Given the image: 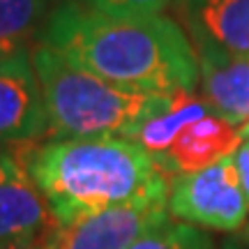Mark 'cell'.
I'll list each match as a JSON object with an SVG mask.
<instances>
[{"mask_svg": "<svg viewBox=\"0 0 249 249\" xmlns=\"http://www.w3.org/2000/svg\"><path fill=\"white\" fill-rule=\"evenodd\" d=\"M196 58L208 107L231 124L249 123V55L196 44Z\"/></svg>", "mask_w": 249, "mask_h": 249, "instance_id": "ba28073f", "label": "cell"}, {"mask_svg": "<svg viewBox=\"0 0 249 249\" xmlns=\"http://www.w3.org/2000/svg\"><path fill=\"white\" fill-rule=\"evenodd\" d=\"M245 141L240 127L231 124L217 113H208L205 118L187 124L178 134L169 152L155 160L166 173H196L210 169L226 157H233L235 150Z\"/></svg>", "mask_w": 249, "mask_h": 249, "instance_id": "9c48e42d", "label": "cell"}, {"mask_svg": "<svg viewBox=\"0 0 249 249\" xmlns=\"http://www.w3.org/2000/svg\"><path fill=\"white\" fill-rule=\"evenodd\" d=\"M17 249H51L49 245H23V247H17Z\"/></svg>", "mask_w": 249, "mask_h": 249, "instance_id": "ac0fdd59", "label": "cell"}, {"mask_svg": "<svg viewBox=\"0 0 249 249\" xmlns=\"http://www.w3.org/2000/svg\"><path fill=\"white\" fill-rule=\"evenodd\" d=\"M49 134L55 139H132L150 118L164 113L176 95H155L116 86L79 70L51 46L33 51Z\"/></svg>", "mask_w": 249, "mask_h": 249, "instance_id": "3957f363", "label": "cell"}, {"mask_svg": "<svg viewBox=\"0 0 249 249\" xmlns=\"http://www.w3.org/2000/svg\"><path fill=\"white\" fill-rule=\"evenodd\" d=\"M169 217V198L120 205L90 214L67 226H55L51 249H129L141 235Z\"/></svg>", "mask_w": 249, "mask_h": 249, "instance_id": "52a82bcc", "label": "cell"}, {"mask_svg": "<svg viewBox=\"0 0 249 249\" xmlns=\"http://www.w3.org/2000/svg\"><path fill=\"white\" fill-rule=\"evenodd\" d=\"M171 0H81V5L113 17H155L169 7Z\"/></svg>", "mask_w": 249, "mask_h": 249, "instance_id": "5bb4252c", "label": "cell"}, {"mask_svg": "<svg viewBox=\"0 0 249 249\" xmlns=\"http://www.w3.org/2000/svg\"><path fill=\"white\" fill-rule=\"evenodd\" d=\"M55 219L14 152L0 150V249L49 245Z\"/></svg>", "mask_w": 249, "mask_h": 249, "instance_id": "5b68a950", "label": "cell"}, {"mask_svg": "<svg viewBox=\"0 0 249 249\" xmlns=\"http://www.w3.org/2000/svg\"><path fill=\"white\" fill-rule=\"evenodd\" d=\"M49 134L44 97L28 46L0 60V145L33 143Z\"/></svg>", "mask_w": 249, "mask_h": 249, "instance_id": "8992f818", "label": "cell"}, {"mask_svg": "<svg viewBox=\"0 0 249 249\" xmlns=\"http://www.w3.org/2000/svg\"><path fill=\"white\" fill-rule=\"evenodd\" d=\"M240 238H242V240H247V242H249V224H247V226H245V229H242Z\"/></svg>", "mask_w": 249, "mask_h": 249, "instance_id": "ffe728a7", "label": "cell"}, {"mask_svg": "<svg viewBox=\"0 0 249 249\" xmlns=\"http://www.w3.org/2000/svg\"><path fill=\"white\" fill-rule=\"evenodd\" d=\"M53 0H0V44H23L37 28L44 30Z\"/></svg>", "mask_w": 249, "mask_h": 249, "instance_id": "7c38bea8", "label": "cell"}, {"mask_svg": "<svg viewBox=\"0 0 249 249\" xmlns=\"http://www.w3.org/2000/svg\"><path fill=\"white\" fill-rule=\"evenodd\" d=\"M194 44L249 55V0H176Z\"/></svg>", "mask_w": 249, "mask_h": 249, "instance_id": "30bf717a", "label": "cell"}, {"mask_svg": "<svg viewBox=\"0 0 249 249\" xmlns=\"http://www.w3.org/2000/svg\"><path fill=\"white\" fill-rule=\"evenodd\" d=\"M233 160H235V166H238V176H240L242 189H245L247 201H249V139H245V141L240 143V148L235 150Z\"/></svg>", "mask_w": 249, "mask_h": 249, "instance_id": "9a60e30c", "label": "cell"}, {"mask_svg": "<svg viewBox=\"0 0 249 249\" xmlns=\"http://www.w3.org/2000/svg\"><path fill=\"white\" fill-rule=\"evenodd\" d=\"M240 134H242V139H249V123H245L240 127Z\"/></svg>", "mask_w": 249, "mask_h": 249, "instance_id": "d6986e66", "label": "cell"}, {"mask_svg": "<svg viewBox=\"0 0 249 249\" xmlns=\"http://www.w3.org/2000/svg\"><path fill=\"white\" fill-rule=\"evenodd\" d=\"M129 249H214L210 235L192 224L173 222L171 214L141 235Z\"/></svg>", "mask_w": 249, "mask_h": 249, "instance_id": "4fadbf2b", "label": "cell"}, {"mask_svg": "<svg viewBox=\"0 0 249 249\" xmlns=\"http://www.w3.org/2000/svg\"><path fill=\"white\" fill-rule=\"evenodd\" d=\"M42 44L116 86L155 95L192 92L201 81L196 49L169 17H113L62 2L42 30Z\"/></svg>", "mask_w": 249, "mask_h": 249, "instance_id": "6da1fadb", "label": "cell"}, {"mask_svg": "<svg viewBox=\"0 0 249 249\" xmlns=\"http://www.w3.org/2000/svg\"><path fill=\"white\" fill-rule=\"evenodd\" d=\"M58 226L120 205L169 198V173L132 139H55L12 150Z\"/></svg>", "mask_w": 249, "mask_h": 249, "instance_id": "7a4b0ae2", "label": "cell"}, {"mask_svg": "<svg viewBox=\"0 0 249 249\" xmlns=\"http://www.w3.org/2000/svg\"><path fill=\"white\" fill-rule=\"evenodd\" d=\"M169 214L192 226L224 233L242 231L249 201L235 160L226 157L210 169L178 176L169 189Z\"/></svg>", "mask_w": 249, "mask_h": 249, "instance_id": "277c9868", "label": "cell"}, {"mask_svg": "<svg viewBox=\"0 0 249 249\" xmlns=\"http://www.w3.org/2000/svg\"><path fill=\"white\" fill-rule=\"evenodd\" d=\"M208 113H214L213 108L208 107V102L194 97L192 92H178L173 97V104L164 113L150 118L148 123L143 124L139 134L134 136V141L139 143L148 155L160 160V157H164L169 152L173 141L178 139V134L185 129L187 124L201 120Z\"/></svg>", "mask_w": 249, "mask_h": 249, "instance_id": "8fae6325", "label": "cell"}, {"mask_svg": "<svg viewBox=\"0 0 249 249\" xmlns=\"http://www.w3.org/2000/svg\"><path fill=\"white\" fill-rule=\"evenodd\" d=\"M17 46H23V44H0V60H2L7 53H12Z\"/></svg>", "mask_w": 249, "mask_h": 249, "instance_id": "e0dca14e", "label": "cell"}, {"mask_svg": "<svg viewBox=\"0 0 249 249\" xmlns=\"http://www.w3.org/2000/svg\"><path fill=\"white\" fill-rule=\"evenodd\" d=\"M219 249H249V242L242 240L240 235H238V238H229V240H224L222 245H219Z\"/></svg>", "mask_w": 249, "mask_h": 249, "instance_id": "2e32d148", "label": "cell"}]
</instances>
